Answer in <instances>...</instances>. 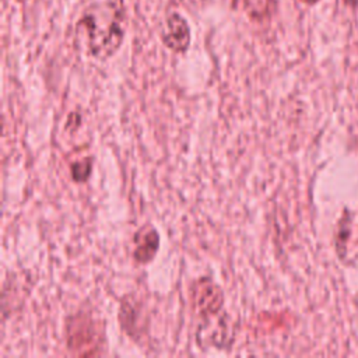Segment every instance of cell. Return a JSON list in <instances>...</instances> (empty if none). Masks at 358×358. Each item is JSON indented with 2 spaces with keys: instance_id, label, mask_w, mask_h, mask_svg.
Returning a JSON list of instances; mask_svg holds the SVG:
<instances>
[{
  "instance_id": "cell-6",
  "label": "cell",
  "mask_w": 358,
  "mask_h": 358,
  "mask_svg": "<svg viewBox=\"0 0 358 358\" xmlns=\"http://www.w3.org/2000/svg\"><path fill=\"white\" fill-rule=\"evenodd\" d=\"M162 41L173 52H185L190 45V29L187 22L179 14H171L166 18V28Z\"/></svg>"
},
{
  "instance_id": "cell-4",
  "label": "cell",
  "mask_w": 358,
  "mask_h": 358,
  "mask_svg": "<svg viewBox=\"0 0 358 358\" xmlns=\"http://www.w3.org/2000/svg\"><path fill=\"white\" fill-rule=\"evenodd\" d=\"M98 324L87 315H77L67 324V344L76 354H92L98 348Z\"/></svg>"
},
{
  "instance_id": "cell-9",
  "label": "cell",
  "mask_w": 358,
  "mask_h": 358,
  "mask_svg": "<svg viewBox=\"0 0 358 358\" xmlns=\"http://www.w3.org/2000/svg\"><path fill=\"white\" fill-rule=\"evenodd\" d=\"M92 161L90 158H84L81 161H76L71 165V178L76 182H85L91 175Z\"/></svg>"
},
{
  "instance_id": "cell-8",
  "label": "cell",
  "mask_w": 358,
  "mask_h": 358,
  "mask_svg": "<svg viewBox=\"0 0 358 358\" xmlns=\"http://www.w3.org/2000/svg\"><path fill=\"white\" fill-rule=\"evenodd\" d=\"M245 10L253 18H264L270 14L274 0H243Z\"/></svg>"
},
{
  "instance_id": "cell-3",
  "label": "cell",
  "mask_w": 358,
  "mask_h": 358,
  "mask_svg": "<svg viewBox=\"0 0 358 358\" xmlns=\"http://www.w3.org/2000/svg\"><path fill=\"white\" fill-rule=\"evenodd\" d=\"M334 248L344 264H358V210H345L338 220Z\"/></svg>"
},
{
  "instance_id": "cell-5",
  "label": "cell",
  "mask_w": 358,
  "mask_h": 358,
  "mask_svg": "<svg viewBox=\"0 0 358 358\" xmlns=\"http://www.w3.org/2000/svg\"><path fill=\"white\" fill-rule=\"evenodd\" d=\"M190 296L193 309L201 317L221 312L224 305L222 289L208 277H201L192 284Z\"/></svg>"
},
{
  "instance_id": "cell-10",
  "label": "cell",
  "mask_w": 358,
  "mask_h": 358,
  "mask_svg": "<svg viewBox=\"0 0 358 358\" xmlns=\"http://www.w3.org/2000/svg\"><path fill=\"white\" fill-rule=\"evenodd\" d=\"M344 4L348 6V7L352 8V10L358 8V0H344Z\"/></svg>"
},
{
  "instance_id": "cell-7",
  "label": "cell",
  "mask_w": 358,
  "mask_h": 358,
  "mask_svg": "<svg viewBox=\"0 0 358 358\" xmlns=\"http://www.w3.org/2000/svg\"><path fill=\"white\" fill-rule=\"evenodd\" d=\"M133 257L137 263L145 264L154 259L159 248V235L152 227L140 228L133 238Z\"/></svg>"
},
{
  "instance_id": "cell-11",
  "label": "cell",
  "mask_w": 358,
  "mask_h": 358,
  "mask_svg": "<svg viewBox=\"0 0 358 358\" xmlns=\"http://www.w3.org/2000/svg\"><path fill=\"white\" fill-rule=\"evenodd\" d=\"M302 3H305V4H308V6H313V4H316L319 0H301Z\"/></svg>"
},
{
  "instance_id": "cell-2",
  "label": "cell",
  "mask_w": 358,
  "mask_h": 358,
  "mask_svg": "<svg viewBox=\"0 0 358 358\" xmlns=\"http://www.w3.org/2000/svg\"><path fill=\"white\" fill-rule=\"evenodd\" d=\"M203 319V323H200L196 331V341L199 347H214L220 350L229 348L234 343L235 336L231 319L221 312Z\"/></svg>"
},
{
  "instance_id": "cell-1",
  "label": "cell",
  "mask_w": 358,
  "mask_h": 358,
  "mask_svg": "<svg viewBox=\"0 0 358 358\" xmlns=\"http://www.w3.org/2000/svg\"><path fill=\"white\" fill-rule=\"evenodd\" d=\"M78 25L84 27L88 36L90 52L95 57H109L122 43V14L110 3H96L90 6L83 14Z\"/></svg>"
}]
</instances>
